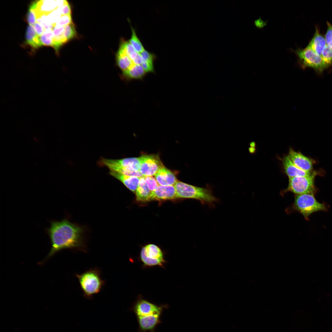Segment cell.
<instances>
[{
  "mask_svg": "<svg viewBox=\"0 0 332 332\" xmlns=\"http://www.w3.org/2000/svg\"><path fill=\"white\" fill-rule=\"evenodd\" d=\"M47 231L51 248L45 259L63 249L81 247L82 244V230L66 219L52 221Z\"/></svg>",
  "mask_w": 332,
  "mask_h": 332,
  "instance_id": "1",
  "label": "cell"
},
{
  "mask_svg": "<svg viewBox=\"0 0 332 332\" xmlns=\"http://www.w3.org/2000/svg\"><path fill=\"white\" fill-rule=\"evenodd\" d=\"M165 305L158 306L145 299L140 298L135 302L132 310L137 321L139 332H156L161 322V316Z\"/></svg>",
  "mask_w": 332,
  "mask_h": 332,
  "instance_id": "2",
  "label": "cell"
},
{
  "mask_svg": "<svg viewBox=\"0 0 332 332\" xmlns=\"http://www.w3.org/2000/svg\"><path fill=\"white\" fill-rule=\"evenodd\" d=\"M174 186L177 198L195 199L211 207L219 201L209 187H198L178 180Z\"/></svg>",
  "mask_w": 332,
  "mask_h": 332,
  "instance_id": "3",
  "label": "cell"
},
{
  "mask_svg": "<svg viewBox=\"0 0 332 332\" xmlns=\"http://www.w3.org/2000/svg\"><path fill=\"white\" fill-rule=\"evenodd\" d=\"M294 209L302 214L305 219H308L312 213L319 211H326L324 204L318 202L313 193L296 195L293 204Z\"/></svg>",
  "mask_w": 332,
  "mask_h": 332,
  "instance_id": "4",
  "label": "cell"
},
{
  "mask_svg": "<svg viewBox=\"0 0 332 332\" xmlns=\"http://www.w3.org/2000/svg\"><path fill=\"white\" fill-rule=\"evenodd\" d=\"M84 295L91 298L99 293L102 288L104 281L100 273L96 269H90L80 274L77 275Z\"/></svg>",
  "mask_w": 332,
  "mask_h": 332,
  "instance_id": "5",
  "label": "cell"
},
{
  "mask_svg": "<svg viewBox=\"0 0 332 332\" xmlns=\"http://www.w3.org/2000/svg\"><path fill=\"white\" fill-rule=\"evenodd\" d=\"M294 52L298 57L299 64L303 69L311 67L319 74L329 67L323 61L321 56L308 45L304 49H297Z\"/></svg>",
  "mask_w": 332,
  "mask_h": 332,
  "instance_id": "6",
  "label": "cell"
},
{
  "mask_svg": "<svg viewBox=\"0 0 332 332\" xmlns=\"http://www.w3.org/2000/svg\"><path fill=\"white\" fill-rule=\"evenodd\" d=\"M317 174V172L314 171L309 176L289 178L288 186L285 191L292 192L295 195L315 194L317 190L314 184V180Z\"/></svg>",
  "mask_w": 332,
  "mask_h": 332,
  "instance_id": "7",
  "label": "cell"
},
{
  "mask_svg": "<svg viewBox=\"0 0 332 332\" xmlns=\"http://www.w3.org/2000/svg\"><path fill=\"white\" fill-rule=\"evenodd\" d=\"M140 258L146 266H162L165 263L163 253L158 246L152 244L143 247L140 252Z\"/></svg>",
  "mask_w": 332,
  "mask_h": 332,
  "instance_id": "8",
  "label": "cell"
},
{
  "mask_svg": "<svg viewBox=\"0 0 332 332\" xmlns=\"http://www.w3.org/2000/svg\"><path fill=\"white\" fill-rule=\"evenodd\" d=\"M140 158L130 157L120 159H111L101 157L98 162L101 166L107 167L110 171L118 168L130 169L139 170L140 166Z\"/></svg>",
  "mask_w": 332,
  "mask_h": 332,
  "instance_id": "9",
  "label": "cell"
},
{
  "mask_svg": "<svg viewBox=\"0 0 332 332\" xmlns=\"http://www.w3.org/2000/svg\"><path fill=\"white\" fill-rule=\"evenodd\" d=\"M140 158L139 171L144 176H155L164 166L157 155H143Z\"/></svg>",
  "mask_w": 332,
  "mask_h": 332,
  "instance_id": "10",
  "label": "cell"
},
{
  "mask_svg": "<svg viewBox=\"0 0 332 332\" xmlns=\"http://www.w3.org/2000/svg\"><path fill=\"white\" fill-rule=\"evenodd\" d=\"M287 156L292 162L298 168L306 172L313 171L312 160L300 152H297L290 148Z\"/></svg>",
  "mask_w": 332,
  "mask_h": 332,
  "instance_id": "11",
  "label": "cell"
},
{
  "mask_svg": "<svg viewBox=\"0 0 332 332\" xmlns=\"http://www.w3.org/2000/svg\"><path fill=\"white\" fill-rule=\"evenodd\" d=\"M152 200H167L177 198L174 185H159L152 192Z\"/></svg>",
  "mask_w": 332,
  "mask_h": 332,
  "instance_id": "12",
  "label": "cell"
},
{
  "mask_svg": "<svg viewBox=\"0 0 332 332\" xmlns=\"http://www.w3.org/2000/svg\"><path fill=\"white\" fill-rule=\"evenodd\" d=\"M155 176L160 185H174L177 181L174 173L164 166L159 170Z\"/></svg>",
  "mask_w": 332,
  "mask_h": 332,
  "instance_id": "13",
  "label": "cell"
},
{
  "mask_svg": "<svg viewBox=\"0 0 332 332\" xmlns=\"http://www.w3.org/2000/svg\"><path fill=\"white\" fill-rule=\"evenodd\" d=\"M282 160L285 172L289 178L309 176L313 172H306L298 168L292 162L288 156L284 157Z\"/></svg>",
  "mask_w": 332,
  "mask_h": 332,
  "instance_id": "14",
  "label": "cell"
},
{
  "mask_svg": "<svg viewBox=\"0 0 332 332\" xmlns=\"http://www.w3.org/2000/svg\"><path fill=\"white\" fill-rule=\"evenodd\" d=\"M109 174L122 183L129 190L135 192L140 177L122 175L112 171H109Z\"/></svg>",
  "mask_w": 332,
  "mask_h": 332,
  "instance_id": "15",
  "label": "cell"
},
{
  "mask_svg": "<svg viewBox=\"0 0 332 332\" xmlns=\"http://www.w3.org/2000/svg\"><path fill=\"white\" fill-rule=\"evenodd\" d=\"M135 192L138 201L145 202L152 200V192L148 188L144 176L140 178Z\"/></svg>",
  "mask_w": 332,
  "mask_h": 332,
  "instance_id": "16",
  "label": "cell"
},
{
  "mask_svg": "<svg viewBox=\"0 0 332 332\" xmlns=\"http://www.w3.org/2000/svg\"><path fill=\"white\" fill-rule=\"evenodd\" d=\"M326 45L325 37L320 34L318 28H316L314 35L308 46L321 56Z\"/></svg>",
  "mask_w": 332,
  "mask_h": 332,
  "instance_id": "17",
  "label": "cell"
},
{
  "mask_svg": "<svg viewBox=\"0 0 332 332\" xmlns=\"http://www.w3.org/2000/svg\"><path fill=\"white\" fill-rule=\"evenodd\" d=\"M26 39L27 44L34 49H37L42 45L39 36L37 34L33 26L29 25L26 33Z\"/></svg>",
  "mask_w": 332,
  "mask_h": 332,
  "instance_id": "18",
  "label": "cell"
},
{
  "mask_svg": "<svg viewBox=\"0 0 332 332\" xmlns=\"http://www.w3.org/2000/svg\"><path fill=\"white\" fill-rule=\"evenodd\" d=\"M146 73L141 65L133 64L128 70L123 72V74L128 79H140L145 76Z\"/></svg>",
  "mask_w": 332,
  "mask_h": 332,
  "instance_id": "19",
  "label": "cell"
},
{
  "mask_svg": "<svg viewBox=\"0 0 332 332\" xmlns=\"http://www.w3.org/2000/svg\"><path fill=\"white\" fill-rule=\"evenodd\" d=\"M116 61L118 66L123 72L128 70L134 64L127 55L119 51L117 55Z\"/></svg>",
  "mask_w": 332,
  "mask_h": 332,
  "instance_id": "20",
  "label": "cell"
},
{
  "mask_svg": "<svg viewBox=\"0 0 332 332\" xmlns=\"http://www.w3.org/2000/svg\"><path fill=\"white\" fill-rule=\"evenodd\" d=\"M122 42L118 51L125 54L133 61L139 53L136 51L129 41Z\"/></svg>",
  "mask_w": 332,
  "mask_h": 332,
  "instance_id": "21",
  "label": "cell"
},
{
  "mask_svg": "<svg viewBox=\"0 0 332 332\" xmlns=\"http://www.w3.org/2000/svg\"><path fill=\"white\" fill-rule=\"evenodd\" d=\"M132 34L129 42L136 52L140 53L145 49L140 40L137 37L134 30L131 27Z\"/></svg>",
  "mask_w": 332,
  "mask_h": 332,
  "instance_id": "22",
  "label": "cell"
},
{
  "mask_svg": "<svg viewBox=\"0 0 332 332\" xmlns=\"http://www.w3.org/2000/svg\"><path fill=\"white\" fill-rule=\"evenodd\" d=\"M121 174L130 176H136L141 177L144 176L139 170H135L133 169L123 168H116L112 171Z\"/></svg>",
  "mask_w": 332,
  "mask_h": 332,
  "instance_id": "23",
  "label": "cell"
},
{
  "mask_svg": "<svg viewBox=\"0 0 332 332\" xmlns=\"http://www.w3.org/2000/svg\"><path fill=\"white\" fill-rule=\"evenodd\" d=\"M321 56L325 63L329 67L332 64V47L326 45Z\"/></svg>",
  "mask_w": 332,
  "mask_h": 332,
  "instance_id": "24",
  "label": "cell"
},
{
  "mask_svg": "<svg viewBox=\"0 0 332 332\" xmlns=\"http://www.w3.org/2000/svg\"><path fill=\"white\" fill-rule=\"evenodd\" d=\"M64 36L67 41L76 37L77 32L73 23L64 26Z\"/></svg>",
  "mask_w": 332,
  "mask_h": 332,
  "instance_id": "25",
  "label": "cell"
},
{
  "mask_svg": "<svg viewBox=\"0 0 332 332\" xmlns=\"http://www.w3.org/2000/svg\"><path fill=\"white\" fill-rule=\"evenodd\" d=\"M144 177L148 188L152 192L159 185L155 178L152 176H145Z\"/></svg>",
  "mask_w": 332,
  "mask_h": 332,
  "instance_id": "26",
  "label": "cell"
},
{
  "mask_svg": "<svg viewBox=\"0 0 332 332\" xmlns=\"http://www.w3.org/2000/svg\"><path fill=\"white\" fill-rule=\"evenodd\" d=\"M71 14L62 15L55 25L65 26L72 23Z\"/></svg>",
  "mask_w": 332,
  "mask_h": 332,
  "instance_id": "27",
  "label": "cell"
},
{
  "mask_svg": "<svg viewBox=\"0 0 332 332\" xmlns=\"http://www.w3.org/2000/svg\"><path fill=\"white\" fill-rule=\"evenodd\" d=\"M327 23V28L325 38L326 45L332 47V25L328 22Z\"/></svg>",
  "mask_w": 332,
  "mask_h": 332,
  "instance_id": "28",
  "label": "cell"
},
{
  "mask_svg": "<svg viewBox=\"0 0 332 332\" xmlns=\"http://www.w3.org/2000/svg\"><path fill=\"white\" fill-rule=\"evenodd\" d=\"M27 22L30 25L33 26L36 22V17L34 10L29 8L27 15Z\"/></svg>",
  "mask_w": 332,
  "mask_h": 332,
  "instance_id": "29",
  "label": "cell"
},
{
  "mask_svg": "<svg viewBox=\"0 0 332 332\" xmlns=\"http://www.w3.org/2000/svg\"><path fill=\"white\" fill-rule=\"evenodd\" d=\"M142 57L143 60L153 62L155 59V55L146 50L144 49L140 53Z\"/></svg>",
  "mask_w": 332,
  "mask_h": 332,
  "instance_id": "30",
  "label": "cell"
},
{
  "mask_svg": "<svg viewBox=\"0 0 332 332\" xmlns=\"http://www.w3.org/2000/svg\"><path fill=\"white\" fill-rule=\"evenodd\" d=\"M141 65L146 73L154 71L153 62L143 60Z\"/></svg>",
  "mask_w": 332,
  "mask_h": 332,
  "instance_id": "31",
  "label": "cell"
},
{
  "mask_svg": "<svg viewBox=\"0 0 332 332\" xmlns=\"http://www.w3.org/2000/svg\"><path fill=\"white\" fill-rule=\"evenodd\" d=\"M62 15L71 14V9L68 2H67L62 6L60 7Z\"/></svg>",
  "mask_w": 332,
  "mask_h": 332,
  "instance_id": "32",
  "label": "cell"
},
{
  "mask_svg": "<svg viewBox=\"0 0 332 332\" xmlns=\"http://www.w3.org/2000/svg\"><path fill=\"white\" fill-rule=\"evenodd\" d=\"M33 26L38 36L40 37L42 35L44 31V29L41 24L36 22Z\"/></svg>",
  "mask_w": 332,
  "mask_h": 332,
  "instance_id": "33",
  "label": "cell"
},
{
  "mask_svg": "<svg viewBox=\"0 0 332 332\" xmlns=\"http://www.w3.org/2000/svg\"><path fill=\"white\" fill-rule=\"evenodd\" d=\"M39 37L43 45L53 46V42L51 39L46 38L43 35H41Z\"/></svg>",
  "mask_w": 332,
  "mask_h": 332,
  "instance_id": "34",
  "label": "cell"
}]
</instances>
